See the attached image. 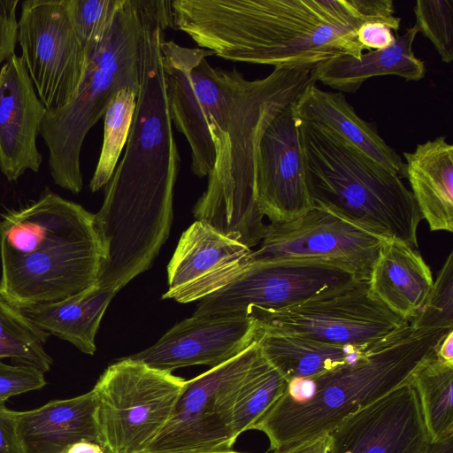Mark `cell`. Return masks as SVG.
I'll use <instances>...</instances> for the list:
<instances>
[{
  "label": "cell",
  "mask_w": 453,
  "mask_h": 453,
  "mask_svg": "<svg viewBox=\"0 0 453 453\" xmlns=\"http://www.w3.org/2000/svg\"><path fill=\"white\" fill-rule=\"evenodd\" d=\"M93 390L40 408L17 411V431L23 453H63L83 441L98 442Z\"/></svg>",
  "instance_id": "19"
},
{
  "label": "cell",
  "mask_w": 453,
  "mask_h": 453,
  "mask_svg": "<svg viewBox=\"0 0 453 453\" xmlns=\"http://www.w3.org/2000/svg\"><path fill=\"white\" fill-rule=\"evenodd\" d=\"M19 0H0V68L15 54L18 42L16 16Z\"/></svg>",
  "instance_id": "35"
},
{
  "label": "cell",
  "mask_w": 453,
  "mask_h": 453,
  "mask_svg": "<svg viewBox=\"0 0 453 453\" xmlns=\"http://www.w3.org/2000/svg\"><path fill=\"white\" fill-rule=\"evenodd\" d=\"M357 40L364 50H383L394 42L395 35L384 22H367L358 28Z\"/></svg>",
  "instance_id": "36"
},
{
  "label": "cell",
  "mask_w": 453,
  "mask_h": 453,
  "mask_svg": "<svg viewBox=\"0 0 453 453\" xmlns=\"http://www.w3.org/2000/svg\"><path fill=\"white\" fill-rule=\"evenodd\" d=\"M212 55L188 47L193 89L216 156L194 216L251 249L265 227L256 197L258 140L280 111L316 83L315 65L274 68L266 77L250 81L234 68L211 66L206 58Z\"/></svg>",
  "instance_id": "1"
},
{
  "label": "cell",
  "mask_w": 453,
  "mask_h": 453,
  "mask_svg": "<svg viewBox=\"0 0 453 453\" xmlns=\"http://www.w3.org/2000/svg\"><path fill=\"white\" fill-rule=\"evenodd\" d=\"M258 346L265 359L288 381L321 375L357 361L372 349L329 344L261 329Z\"/></svg>",
  "instance_id": "26"
},
{
  "label": "cell",
  "mask_w": 453,
  "mask_h": 453,
  "mask_svg": "<svg viewBox=\"0 0 453 453\" xmlns=\"http://www.w3.org/2000/svg\"><path fill=\"white\" fill-rule=\"evenodd\" d=\"M274 453H289V450L284 451V452H274Z\"/></svg>",
  "instance_id": "43"
},
{
  "label": "cell",
  "mask_w": 453,
  "mask_h": 453,
  "mask_svg": "<svg viewBox=\"0 0 453 453\" xmlns=\"http://www.w3.org/2000/svg\"><path fill=\"white\" fill-rule=\"evenodd\" d=\"M259 354L257 339L230 360L187 380L170 418L146 453L233 450L237 439L233 426L234 403Z\"/></svg>",
  "instance_id": "8"
},
{
  "label": "cell",
  "mask_w": 453,
  "mask_h": 453,
  "mask_svg": "<svg viewBox=\"0 0 453 453\" xmlns=\"http://www.w3.org/2000/svg\"><path fill=\"white\" fill-rule=\"evenodd\" d=\"M327 453H427L431 441L409 380L345 418Z\"/></svg>",
  "instance_id": "14"
},
{
  "label": "cell",
  "mask_w": 453,
  "mask_h": 453,
  "mask_svg": "<svg viewBox=\"0 0 453 453\" xmlns=\"http://www.w3.org/2000/svg\"><path fill=\"white\" fill-rule=\"evenodd\" d=\"M46 111L22 58L14 54L0 68V171L9 181L39 171L36 139Z\"/></svg>",
  "instance_id": "17"
},
{
  "label": "cell",
  "mask_w": 453,
  "mask_h": 453,
  "mask_svg": "<svg viewBox=\"0 0 453 453\" xmlns=\"http://www.w3.org/2000/svg\"><path fill=\"white\" fill-rule=\"evenodd\" d=\"M117 290L97 283L64 301L19 309L39 327L93 355L103 315Z\"/></svg>",
  "instance_id": "25"
},
{
  "label": "cell",
  "mask_w": 453,
  "mask_h": 453,
  "mask_svg": "<svg viewBox=\"0 0 453 453\" xmlns=\"http://www.w3.org/2000/svg\"><path fill=\"white\" fill-rule=\"evenodd\" d=\"M414 25L383 50H369L359 58L340 55L315 65L313 79L341 92L355 93L370 78L396 75L407 81H419L426 74L425 63L414 55L412 45L418 34Z\"/></svg>",
  "instance_id": "23"
},
{
  "label": "cell",
  "mask_w": 453,
  "mask_h": 453,
  "mask_svg": "<svg viewBox=\"0 0 453 453\" xmlns=\"http://www.w3.org/2000/svg\"><path fill=\"white\" fill-rule=\"evenodd\" d=\"M15 411L0 404V453H23L17 431Z\"/></svg>",
  "instance_id": "37"
},
{
  "label": "cell",
  "mask_w": 453,
  "mask_h": 453,
  "mask_svg": "<svg viewBox=\"0 0 453 453\" xmlns=\"http://www.w3.org/2000/svg\"><path fill=\"white\" fill-rule=\"evenodd\" d=\"M97 234L95 215L47 191L36 202L6 214L0 223L1 260Z\"/></svg>",
  "instance_id": "18"
},
{
  "label": "cell",
  "mask_w": 453,
  "mask_h": 453,
  "mask_svg": "<svg viewBox=\"0 0 453 453\" xmlns=\"http://www.w3.org/2000/svg\"><path fill=\"white\" fill-rule=\"evenodd\" d=\"M418 32L430 40L441 60H453V0H418L413 8Z\"/></svg>",
  "instance_id": "32"
},
{
  "label": "cell",
  "mask_w": 453,
  "mask_h": 453,
  "mask_svg": "<svg viewBox=\"0 0 453 453\" xmlns=\"http://www.w3.org/2000/svg\"><path fill=\"white\" fill-rule=\"evenodd\" d=\"M63 453H108L97 441L83 440L69 446Z\"/></svg>",
  "instance_id": "40"
},
{
  "label": "cell",
  "mask_w": 453,
  "mask_h": 453,
  "mask_svg": "<svg viewBox=\"0 0 453 453\" xmlns=\"http://www.w3.org/2000/svg\"><path fill=\"white\" fill-rule=\"evenodd\" d=\"M137 93L131 89L118 92L104 114V141L98 163L89 188L95 192L106 186L127 143L136 104Z\"/></svg>",
  "instance_id": "30"
},
{
  "label": "cell",
  "mask_w": 453,
  "mask_h": 453,
  "mask_svg": "<svg viewBox=\"0 0 453 453\" xmlns=\"http://www.w3.org/2000/svg\"><path fill=\"white\" fill-rule=\"evenodd\" d=\"M149 5L150 0H124L104 37L85 48L86 65L73 98L58 111H46L42 119L40 134L49 150L50 175L73 194L83 186L80 158L87 134L119 91L138 93Z\"/></svg>",
  "instance_id": "5"
},
{
  "label": "cell",
  "mask_w": 453,
  "mask_h": 453,
  "mask_svg": "<svg viewBox=\"0 0 453 453\" xmlns=\"http://www.w3.org/2000/svg\"><path fill=\"white\" fill-rule=\"evenodd\" d=\"M434 354L440 359L453 364V329L443 336L435 348Z\"/></svg>",
  "instance_id": "39"
},
{
  "label": "cell",
  "mask_w": 453,
  "mask_h": 453,
  "mask_svg": "<svg viewBox=\"0 0 453 453\" xmlns=\"http://www.w3.org/2000/svg\"><path fill=\"white\" fill-rule=\"evenodd\" d=\"M221 453H242V452H237V451L231 450V451H228V452H221Z\"/></svg>",
  "instance_id": "42"
},
{
  "label": "cell",
  "mask_w": 453,
  "mask_h": 453,
  "mask_svg": "<svg viewBox=\"0 0 453 453\" xmlns=\"http://www.w3.org/2000/svg\"><path fill=\"white\" fill-rule=\"evenodd\" d=\"M252 250L196 220L182 234L168 265L164 299L198 301L234 282L251 265Z\"/></svg>",
  "instance_id": "15"
},
{
  "label": "cell",
  "mask_w": 453,
  "mask_h": 453,
  "mask_svg": "<svg viewBox=\"0 0 453 453\" xmlns=\"http://www.w3.org/2000/svg\"><path fill=\"white\" fill-rule=\"evenodd\" d=\"M427 453H453V435L444 440L432 442Z\"/></svg>",
  "instance_id": "41"
},
{
  "label": "cell",
  "mask_w": 453,
  "mask_h": 453,
  "mask_svg": "<svg viewBox=\"0 0 453 453\" xmlns=\"http://www.w3.org/2000/svg\"><path fill=\"white\" fill-rule=\"evenodd\" d=\"M299 132L313 206L383 240L417 248L423 218L411 191L396 173L318 123L300 120Z\"/></svg>",
  "instance_id": "4"
},
{
  "label": "cell",
  "mask_w": 453,
  "mask_h": 453,
  "mask_svg": "<svg viewBox=\"0 0 453 453\" xmlns=\"http://www.w3.org/2000/svg\"><path fill=\"white\" fill-rule=\"evenodd\" d=\"M73 23L86 48L100 41L124 0H69Z\"/></svg>",
  "instance_id": "33"
},
{
  "label": "cell",
  "mask_w": 453,
  "mask_h": 453,
  "mask_svg": "<svg viewBox=\"0 0 453 453\" xmlns=\"http://www.w3.org/2000/svg\"><path fill=\"white\" fill-rule=\"evenodd\" d=\"M409 322L417 330L453 329V252L437 273L417 316Z\"/></svg>",
  "instance_id": "31"
},
{
  "label": "cell",
  "mask_w": 453,
  "mask_h": 453,
  "mask_svg": "<svg viewBox=\"0 0 453 453\" xmlns=\"http://www.w3.org/2000/svg\"><path fill=\"white\" fill-rule=\"evenodd\" d=\"M329 436L325 435L289 449V453H327Z\"/></svg>",
  "instance_id": "38"
},
{
  "label": "cell",
  "mask_w": 453,
  "mask_h": 453,
  "mask_svg": "<svg viewBox=\"0 0 453 453\" xmlns=\"http://www.w3.org/2000/svg\"><path fill=\"white\" fill-rule=\"evenodd\" d=\"M102 258L94 234L1 260L0 295L18 309L64 301L96 283Z\"/></svg>",
  "instance_id": "12"
},
{
  "label": "cell",
  "mask_w": 453,
  "mask_h": 453,
  "mask_svg": "<svg viewBox=\"0 0 453 453\" xmlns=\"http://www.w3.org/2000/svg\"><path fill=\"white\" fill-rule=\"evenodd\" d=\"M260 335L247 315L186 319L154 345L127 357L165 372L205 365L216 367L245 350Z\"/></svg>",
  "instance_id": "16"
},
{
  "label": "cell",
  "mask_w": 453,
  "mask_h": 453,
  "mask_svg": "<svg viewBox=\"0 0 453 453\" xmlns=\"http://www.w3.org/2000/svg\"><path fill=\"white\" fill-rule=\"evenodd\" d=\"M161 50L172 122L189 144L192 172L203 178L211 173L216 156L193 89L188 47L164 37Z\"/></svg>",
  "instance_id": "24"
},
{
  "label": "cell",
  "mask_w": 453,
  "mask_h": 453,
  "mask_svg": "<svg viewBox=\"0 0 453 453\" xmlns=\"http://www.w3.org/2000/svg\"><path fill=\"white\" fill-rule=\"evenodd\" d=\"M357 277L335 263L281 259L252 265L234 282L202 298L192 316L247 315L250 306L280 310L349 284Z\"/></svg>",
  "instance_id": "10"
},
{
  "label": "cell",
  "mask_w": 453,
  "mask_h": 453,
  "mask_svg": "<svg viewBox=\"0 0 453 453\" xmlns=\"http://www.w3.org/2000/svg\"><path fill=\"white\" fill-rule=\"evenodd\" d=\"M49 335L0 295V360L9 357L42 372L50 371L53 361L44 348Z\"/></svg>",
  "instance_id": "28"
},
{
  "label": "cell",
  "mask_w": 453,
  "mask_h": 453,
  "mask_svg": "<svg viewBox=\"0 0 453 453\" xmlns=\"http://www.w3.org/2000/svg\"><path fill=\"white\" fill-rule=\"evenodd\" d=\"M247 316L265 332L296 335L329 344L372 349L409 326L356 280L280 310L257 306Z\"/></svg>",
  "instance_id": "7"
},
{
  "label": "cell",
  "mask_w": 453,
  "mask_h": 453,
  "mask_svg": "<svg viewBox=\"0 0 453 453\" xmlns=\"http://www.w3.org/2000/svg\"><path fill=\"white\" fill-rule=\"evenodd\" d=\"M368 283L378 300L410 322L424 304L434 279L416 248L398 240H385Z\"/></svg>",
  "instance_id": "20"
},
{
  "label": "cell",
  "mask_w": 453,
  "mask_h": 453,
  "mask_svg": "<svg viewBox=\"0 0 453 453\" xmlns=\"http://www.w3.org/2000/svg\"><path fill=\"white\" fill-rule=\"evenodd\" d=\"M385 240L319 206L287 222L265 225L252 263L281 259L329 261L369 280Z\"/></svg>",
  "instance_id": "11"
},
{
  "label": "cell",
  "mask_w": 453,
  "mask_h": 453,
  "mask_svg": "<svg viewBox=\"0 0 453 453\" xmlns=\"http://www.w3.org/2000/svg\"><path fill=\"white\" fill-rule=\"evenodd\" d=\"M21 58L47 111L73 98L87 59L74 28L69 0H26L18 21Z\"/></svg>",
  "instance_id": "9"
},
{
  "label": "cell",
  "mask_w": 453,
  "mask_h": 453,
  "mask_svg": "<svg viewBox=\"0 0 453 453\" xmlns=\"http://www.w3.org/2000/svg\"><path fill=\"white\" fill-rule=\"evenodd\" d=\"M414 388L431 442L453 435V364L426 357L409 380Z\"/></svg>",
  "instance_id": "27"
},
{
  "label": "cell",
  "mask_w": 453,
  "mask_h": 453,
  "mask_svg": "<svg viewBox=\"0 0 453 453\" xmlns=\"http://www.w3.org/2000/svg\"><path fill=\"white\" fill-rule=\"evenodd\" d=\"M403 176L431 231L453 232V146L446 136L403 152Z\"/></svg>",
  "instance_id": "21"
},
{
  "label": "cell",
  "mask_w": 453,
  "mask_h": 453,
  "mask_svg": "<svg viewBox=\"0 0 453 453\" xmlns=\"http://www.w3.org/2000/svg\"><path fill=\"white\" fill-rule=\"evenodd\" d=\"M296 117L334 131L380 165L403 176L404 163L380 135L373 123L360 118L342 92L325 91L311 83L294 102Z\"/></svg>",
  "instance_id": "22"
},
{
  "label": "cell",
  "mask_w": 453,
  "mask_h": 453,
  "mask_svg": "<svg viewBox=\"0 0 453 453\" xmlns=\"http://www.w3.org/2000/svg\"><path fill=\"white\" fill-rule=\"evenodd\" d=\"M288 381L261 352L245 377L234 407L236 438L247 430L281 396Z\"/></svg>",
  "instance_id": "29"
},
{
  "label": "cell",
  "mask_w": 453,
  "mask_h": 453,
  "mask_svg": "<svg viewBox=\"0 0 453 453\" xmlns=\"http://www.w3.org/2000/svg\"><path fill=\"white\" fill-rule=\"evenodd\" d=\"M173 27L231 61L274 68L359 58L357 30L384 22L397 31L392 0H173Z\"/></svg>",
  "instance_id": "2"
},
{
  "label": "cell",
  "mask_w": 453,
  "mask_h": 453,
  "mask_svg": "<svg viewBox=\"0 0 453 453\" xmlns=\"http://www.w3.org/2000/svg\"><path fill=\"white\" fill-rule=\"evenodd\" d=\"M46 384L44 372L21 365H10L0 360V404L11 396L37 390Z\"/></svg>",
  "instance_id": "34"
},
{
  "label": "cell",
  "mask_w": 453,
  "mask_h": 453,
  "mask_svg": "<svg viewBox=\"0 0 453 453\" xmlns=\"http://www.w3.org/2000/svg\"><path fill=\"white\" fill-rule=\"evenodd\" d=\"M186 382L129 357L108 366L92 388L98 442L108 453H146Z\"/></svg>",
  "instance_id": "6"
},
{
  "label": "cell",
  "mask_w": 453,
  "mask_h": 453,
  "mask_svg": "<svg viewBox=\"0 0 453 453\" xmlns=\"http://www.w3.org/2000/svg\"><path fill=\"white\" fill-rule=\"evenodd\" d=\"M294 102L272 119L257 148V203L271 222L290 221L313 207Z\"/></svg>",
  "instance_id": "13"
},
{
  "label": "cell",
  "mask_w": 453,
  "mask_h": 453,
  "mask_svg": "<svg viewBox=\"0 0 453 453\" xmlns=\"http://www.w3.org/2000/svg\"><path fill=\"white\" fill-rule=\"evenodd\" d=\"M449 331L417 330L409 324L357 361L288 381L251 429L263 432L274 452L328 435L345 418L407 381Z\"/></svg>",
  "instance_id": "3"
}]
</instances>
